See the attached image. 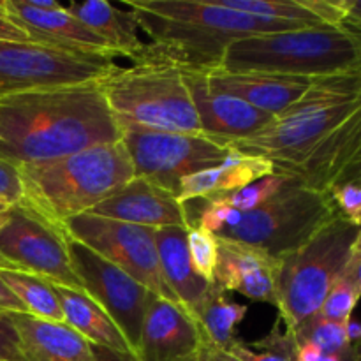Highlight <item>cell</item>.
Here are the masks:
<instances>
[{
  "label": "cell",
  "instance_id": "d590c367",
  "mask_svg": "<svg viewBox=\"0 0 361 361\" xmlns=\"http://www.w3.org/2000/svg\"><path fill=\"white\" fill-rule=\"evenodd\" d=\"M0 201L9 207L23 201V183L16 166L0 159Z\"/></svg>",
  "mask_w": 361,
  "mask_h": 361
},
{
  "label": "cell",
  "instance_id": "7402d4cb",
  "mask_svg": "<svg viewBox=\"0 0 361 361\" xmlns=\"http://www.w3.org/2000/svg\"><path fill=\"white\" fill-rule=\"evenodd\" d=\"M159 264L168 288L178 300L180 307L196 321L212 282L204 281L194 270L187 247L185 228L155 229Z\"/></svg>",
  "mask_w": 361,
  "mask_h": 361
},
{
  "label": "cell",
  "instance_id": "ab89813d",
  "mask_svg": "<svg viewBox=\"0 0 361 361\" xmlns=\"http://www.w3.org/2000/svg\"><path fill=\"white\" fill-rule=\"evenodd\" d=\"M344 277H348L355 284L361 295V254H353L344 270Z\"/></svg>",
  "mask_w": 361,
  "mask_h": 361
},
{
  "label": "cell",
  "instance_id": "83f0119b",
  "mask_svg": "<svg viewBox=\"0 0 361 361\" xmlns=\"http://www.w3.org/2000/svg\"><path fill=\"white\" fill-rule=\"evenodd\" d=\"M291 337L298 345L305 342L317 345L323 355L338 356L344 361H361V349L349 342L345 323L326 319L321 314H314L312 317L303 321L293 331Z\"/></svg>",
  "mask_w": 361,
  "mask_h": 361
},
{
  "label": "cell",
  "instance_id": "d6986e66",
  "mask_svg": "<svg viewBox=\"0 0 361 361\" xmlns=\"http://www.w3.org/2000/svg\"><path fill=\"white\" fill-rule=\"evenodd\" d=\"M361 166V102L305 159L281 175L295 176L303 185L328 192L344 173Z\"/></svg>",
  "mask_w": 361,
  "mask_h": 361
},
{
  "label": "cell",
  "instance_id": "e575fe53",
  "mask_svg": "<svg viewBox=\"0 0 361 361\" xmlns=\"http://www.w3.org/2000/svg\"><path fill=\"white\" fill-rule=\"evenodd\" d=\"M338 217L361 228V185L345 182L328 190Z\"/></svg>",
  "mask_w": 361,
  "mask_h": 361
},
{
  "label": "cell",
  "instance_id": "e0dca14e",
  "mask_svg": "<svg viewBox=\"0 0 361 361\" xmlns=\"http://www.w3.org/2000/svg\"><path fill=\"white\" fill-rule=\"evenodd\" d=\"M88 214L152 229H187L190 226L187 204L180 203L175 194L154 185L141 176H134L126 187L99 203Z\"/></svg>",
  "mask_w": 361,
  "mask_h": 361
},
{
  "label": "cell",
  "instance_id": "2e32d148",
  "mask_svg": "<svg viewBox=\"0 0 361 361\" xmlns=\"http://www.w3.org/2000/svg\"><path fill=\"white\" fill-rule=\"evenodd\" d=\"M4 13L21 30L27 32L32 42L81 53V55L118 59L104 39L67 11H41L28 0H2Z\"/></svg>",
  "mask_w": 361,
  "mask_h": 361
},
{
  "label": "cell",
  "instance_id": "6da1fadb",
  "mask_svg": "<svg viewBox=\"0 0 361 361\" xmlns=\"http://www.w3.org/2000/svg\"><path fill=\"white\" fill-rule=\"evenodd\" d=\"M120 137L99 81L0 95V159L16 168Z\"/></svg>",
  "mask_w": 361,
  "mask_h": 361
},
{
  "label": "cell",
  "instance_id": "ffe728a7",
  "mask_svg": "<svg viewBox=\"0 0 361 361\" xmlns=\"http://www.w3.org/2000/svg\"><path fill=\"white\" fill-rule=\"evenodd\" d=\"M208 74L212 88L235 95L256 109L277 116L291 108L312 87V78L279 76L267 73H229L212 71Z\"/></svg>",
  "mask_w": 361,
  "mask_h": 361
},
{
  "label": "cell",
  "instance_id": "5b68a950",
  "mask_svg": "<svg viewBox=\"0 0 361 361\" xmlns=\"http://www.w3.org/2000/svg\"><path fill=\"white\" fill-rule=\"evenodd\" d=\"M120 127L155 133L203 134L182 67L147 44L129 67H116L99 81Z\"/></svg>",
  "mask_w": 361,
  "mask_h": 361
},
{
  "label": "cell",
  "instance_id": "f546056e",
  "mask_svg": "<svg viewBox=\"0 0 361 361\" xmlns=\"http://www.w3.org/2000/svg\"><path fill=\"white\" fill-rule=\"evenodd\" d=\"M281 324L279 319L275 321V326L271 328L270 334L252 344H245L236 338L226 353L240 361H296L298 344L291 335L281 330Z\"/></svg>",
  "mask_w": 361,
  "mask_h": 361
},
{
  "label": "cell",
  "instance_id": "3957f363",
  "mask_svg": "<svg viewBox=\"0 0 361 361\" xmlns=\"http://www.w3.org/2000/svg\"><path fill=\"white\" fill-rule=\"evenodd\" d=\"M18 171L23 183L20 204L60 229L63 222L92 212L136 176L122 141L20 166Z\"/></svg>",
  "mask_w": 361,
  "mask_h": 361
},
{
  "label": "cell",
  "instance_id": "5bb4252c",
  "mask_svg": "<svg viewBox=\"0 0 361 361\" xmlns=\"http://www.w3.org/2000/svg\"><path fill=\"white\" fill-rule=\"evenodd\" d=\"M182 71L204 136L229 145L254 136L275 118L270 113L259 111L235 95L212 88L204 71L183 67Z\"/></svg>",
  "mask_w": 361,
  "mask_h": 361
},
{
  "label": "cell",
  "instance_id": "9a60e30c",
  "mask_svg": "<svg viewBox=\"0 0 361 361\" xmlns=\"http://www.w3.org/2000/svg\"><path fill=\"white\" fill-rule=\"evenodd\" d=\"M207 342L176 303L152 295L141 328L137 361H203Z\"/></svg>",
  "mask_w": 361,
  "mask_h": 361
},
{
  "label": "cell",
  "instance_id": "b9f144b4",
  "mask_svg": "<svg viewBox=\"0 0 361 361\" xmlns=\"http://www.w3.org/2000/svg\"><path fill=\"white\" fill-rule=\"evenodd\" d=\"M323 351L317 345L309 344H300L298 345V355H296V361H321L323 360Z\"/></svg>",
  "mask_w": 361,
  "mask_h": 361
},
{
  "label": "cell",
  "instance_id": "cb8c5ba5",
  "mask_svg": "<svg viewBox=\"0 0 361 361\" xmlns=\"http://www.w3.org/2000/svg\"><path fill=\"white\" fill-rule=\"evenodd\" d=\"M55 286L60 303H62L66 323L76 334H80L88 344L136 358L133 348L126 341L122 331L118 330L115 321L87 293L74 291V289L63 288V286Z\"/></svg>",
  "mask_w": 361,
  "mask_h": 361
},
{
  "label": "cell",
  "instance_id": "f35d334b",
  "mask_svg": "<svg viewBox=\"0 0 361 361\" xmlns=\"http://www.w3.org/2000/svg\"><path fill=\"white\" fill-rule=\"evenodd\" d=\"M0 310L4 312H25V307L18 300V296L6 286L0 279Z\"/></svg>",
  "mask_w": 361,
  "mask_h": 361
},
{
  "label": "cell",
  "instance_id": "44dd1931",
  "mask_svg": "<svg viewBox=\"0 0 361 361\" xmlns=\"http://www.w3.org/2000/svg\"><path fill=\"white\" fill-rule=\"evenodd\" d=\"M25 361H97L88 344L67 323L39 319L27 312H9Z\"/></svg>",
  "mask_w": 361,
  "mask_h": 361
},
{
  "label": "cell",
  "instance_id": "7c38bea8",
  "mask_svg": "<svg viewBox=\"0 0 361 361\" xmlns=\"http://www.w3.org/2000/svg\"><path fill=\"white\" fill-rule=\"evenodd\" d=\"M67 252L83 293L115 321L137 358L145 312L154 293L71 236H67Z\"/></svg>",
  "mask_w": 361,
  "mask_h": 361
},
{
  "label": "cell",
  "instance_id": "ba28073f",
  "mask_svg": "<svg viewBox=\"0 0 361 361\" xmlns=\"http://www.w3.org/2000/svg\"><path fill=\"white\" fill-rule=\"evenodd\" d=\"M337 215L330 194L289 176L277 196L257 210L243 214L240 224L222 231L219 238L247 243L281 257L305 245Z\"/></svg>",
  "mask_w": 361,
  "mask_h": 361
},
{
  "label": "cell",
  "instance_id": "ee69618b",
  "mask_svg": "<svg viewBox=\"0 0 361 361\" xmlns=\"http://www.w3.org/2000/svg\"><path fill=\"white\" fill-rule=\"evenodd\" d=\"M203 361H240L236 360L235 356L229 355V353L221 351V349H214V348H207L204 351Z\"/></svg>",
  "mask_w": 361,
  "mask_h": 361
},
{
  "label": "cell",
  "instance_id": "d6a6232c",
  "mask_svg": "<svg viewBox=\"0 0 361 361\" xmlns=\"http://www.w3.org/2000/svg\"><path fill=\"white\" fill-rule=\"evenodd\" d=\"M360 298L361 295L358 289L342 274V277L337 279V282L328 291L326 298H324L323 305H321L317 314H321L326 319L338 321V323H348L353 316V310L358 305Z\"/></svg>",
  "mask_w": 361,
  "mask_h": 361
},
{
  "label": "cell",
  "instance_id": "f907efd6",
  "mask_svg": "<svg viewBox=\"0 0 361 361\" xmlns=\"http://www.w3.org/2000/svg\"><path fill=\"white\" fill-rule=\"evenodd\" d=\"M321 361H344L342 358H338V356H334V355H324L323 360Z\"/></svg>",
  "mask_w": 361,
  "mask_h": 361
},
{
  "label": "cell",
  "instance_id": "7bdbcfd3",
  "mask_svg": "<svg viewBox=\"0 0 361 361\" xmlns=\"http://www.w3.org/2000/svg\"><path fill=\"white\" fill-rule=\"evenodd\" d=\"M94 353L97 361H137L134 356L120 355V353L109 351V349H104V348H94Z\"/></svg>",
  "mask_w": 361,
  "mask_h": 361
},
{
  "label": "cell",
  "instance_id": "7a4b0ae2",
  "mask_svg": "<svg viewBox=\"0 0 361 361\" xmlns=\"http://www.w3.org/2000/svg\"><path fill=\"white\" fill-rule=\"evenodd\" d=\"M150 46L183 69L204 73L222 67L233 41L252 35L310 28L293 21L264 20L222 6L219 0H127Z\"/></svg>",
  "mask_w": 361,
  "mask_h": 361
},
{
  "label": "cell",
  "instance_id": "f1b7e54d",
  "mask_svg": "<svg viewBox=\"0 0 361 361\" xmlns=\"http://www.w3.org/2000/svg\"><path fill=\"white\" fill-rule=\"evenodd\" d=\"M222 6L240 13L250 14L264 20L293 21L307 27L326 25L309 6L305 0H219Z\"/></svg>",
  "mask_w": 361,
  "mask_h": 361
},
{
  "label": "cell",
  "instance_id": "1f68e13d",
  "mask_svg": "<svg viewBox=\"0 0 361 361\" xmlns=\"http://www.w3.org/2000/svg\"><path fill=\"white\" fill-rule=\"evenodd\" d=\"M187 247L194 270L204 281L214 282L215 267L219 259V240L214 233L190 222L187 228Z\"/></svg>",
  "mask_w": 361,
  "mask_h": 361
},
{
  "label": "cell",
  "instance_id": "bcb514c9",
  "mask_svg": "<svg viewBox=\"0 0 361 361\" xmlns=\"http://www.w3.org/2000/svg\"><path fill=\"white\" fill-rule=\"evenodd\" d=\"M28 2L41 11H59L62 9V7H66L60 2H56V0H28Z\"/></svg>",
  "mask_w": 361,
  "mask_h": 361
},
{
  "label": "cell",
  "instance_id": "60d3db41",
  "mask_svg": "<svg viewBox=\"0 0 361 361\" xmlns=\"http://www.w3.org/2000/svg\"><path fill=\"white\" fill-rule=\"evenodd\" d=\"M341 6L345 14L344 21L361 27V0H341Z\"/></svg>",
  "mask_w": 361,
  "mask_h": 361
},
{
  "label": "cell",
  "instance_id": "d4e9b609",
  "mask_svg": "<svg viewBox=\"0 0 361 361\" xmlns=\"http://www.w3.org/2000/svg\"><path fill=\"white\" fill-rule=\"evenodd\" d=\"M73 16L87 25L92 32L104 39L116 56L129 59L130 62L140 59L147 44L137 35V21L130 11H120L104 0L73 2L67 7Z\"/></svg>",
  "mask_w": 361,
  "mask_h": 361
},
{
  "label": "cell",
  "instance_id": "603a6c76",
  "mask_svg": "<svg viewBox=\"0 0 361 361\" xmlns=\"http://www.w3.org/2000/svg\"><path fill=\"white\" fill-rule=\"evenodd\" d=\"M274 173L275 168L268 159L242 154L229 147V154L222 164L182 178L176 197L183 204L189 201L208 200L219 194L242 189Z\"/></svg>",
  "mask_w": 361,
  "mask_h": 361
},
{
  "label": "cell",
  "instance_id": "8fae6325",
  "mask_svg": "<svg viewBox=\"0 0 361 361\" xmlns=\"http://www.w3.org/2000/svg\"><path fill=\"white\" fill-rule=\"evenodd\" d=\"M62 231L141 282L155 296L180 305L162 279L155 229L81 214L63 222Z\"/></svg>",
  "mask_w": 361,
  "mask_h": 361
},
{
  "label": "cell",
  "instance_id": "4316f807",
  "mask_svg": "<svg viewBox=\"0 0 361 361\" xmlns=\"http://www.w3.org/2000/svg\"><path fill=\"white\" fill-rule=\"evenodd\" d=\"M0 279L18 296L25 312L39 319L66 323L62 303L51 282L20 270L0 271Z\"/></svg>",
  "mask_w": 361,
  "mask_h": 361
},
{
  "label": "cell",
  "instance_id": "7dc6e473",
  "mask_svg": "<svg viewBox=\"0 0 361 361\" xmlns=\"http://www.w3.org/2000/svg\"><path fill=\"white\" fill-rule=\"evenodd\" d=\"M14 270H20V268H18L16 264L11 263V261L4 256L2 250H0V271H14Z\"/></svg>",
  "mask_w": 361,
  "mask_h": 361
},
{
  "label": "cell",
  "instance_id": "4dcf8cb0",
  "mask_svg": "<svg viewBox=\"0 0 361 361\" xmlns=\"http://www.w3.org/2000/svg\"><path fill=\"white\" fill-rule=\"evenodd\" d=\"M288 175L274 173V175H268L264 178L256 180V182L249 183V185L242 187V189L233 190V192L219 194V196L208 197V200L222 201L228 207L235 208V210L242 212V214H247V212L257 210L264 203H268L271 197L277 196L282 190V187L288 183Z\"/></svg>",
  "mask_w": 361,
  "mask_h": 361
},
{
  "label": "cell",
  "instance_id": "4fadbf2b",
  "mask_svg": "<svg viewBox=\"0 0 361 361\" xmlns=\"http://www.w3.org/2000/svg\"><path fill=\"white\" fill-rule=\"evenodd\" d=\"M0 250L21 271L83 291L71 264L66 233L25 204H14L7 212L6 222L0 226Z\"/></svg>",
  "mask_w": 361,
  "mask_h": 361
},
{
  "label": "cell",
  "instance_id": "c3c4849f",
  "mask_svg": "<svg viewBox=\"0 0 361 361\" xmlns=\"http://www.w3.org/2000/svg\"><path fill=\"white\" fill-rule=\"evenodd\" d=\"M9 204L7 203H4V201H0V226L4 224V222H6V219H7V212H9Z\"/></svg>",
  "mask_w": 361,
  "mask_h": 361
},
{
  "label": "cell",
  "instance_id": "f6af8a7d",
  "mask_svg": "<svg viewBox=\"0 0 361 361\" xmlns=\"http://www.w3.org/2000/svg\"><path fill=\"white\" fill-rule=\"evenodd\" d=\"M345 182H351V183H356V185H361V166L351 169V171L344 173V175H342L337 182H335V185H338V183H345Z\"/></svg>",
  "mask_w": 361,
  "mask_h": 361
},
{
  "label": "cell",
  "instance_id": "74e56055",
  "mask_svg": "<svg viewBox=\"0 0 361 361\" xmlns=\"http://www.w3.org/2000/svg\"><path fill=\"white\" fill-rule=\"evenodd\" d=\"M0 41H11V42H27L30 41V37L27 35V32L21 30L16 23L9 20L4 13L2 0H0Z\"/></svg>",
  "mask_w": 361,
  "mask_h": 361
},
{
  "label": "cell",
  "instance_id": "30bf717a",
  "mask_svg": "<svg viewBox=\"0 0 361 361\" xmlns=\"http://www.w3.org/2000/svg\"><path fill=\"white\" fill-rule=\"evenodd\" d=\"M115 59L81 55L39 42L0 41V95L94 83L116 69Z\"/></svg>",
  "mask_w": 361,
  "mask_h": 361
},
{
  "label": "cell",
  "instance_id": "484cf974",
  "mask_svg": "<svg viewBox=\"0 0 361 361\" xmlns=\"http://www.w3.org/2000/svg\"><path fill=\"white\" fill-rule=\"evenodd\" d=\"M247 310L249 307L231 302L224 289L215 281L212 282L207 298L196 316V323L207 342V348L228 351L229 345L236 341L235 328L247 316Z\"/></svg>",
  "mask_w": 361,
  "mask_h": 361
},
{
  "label": "cell",
  "instance_id": "277c9868",
  "mask_svg": "<svg viewBox=\"0 0 361 361\" xmlns=\"http://www.w3.org/2000/svg\"><path fill=\"white\" fill-rule=\"evenodd\" d=\"M219 71L312 80L361 73V27L344 21L236 39L226 48Z\"/></svg>",
  "mask_w": 361,
  "mask_h": 361
},
{
  "label": "cell",
  "instance_id": "8d00e7d4",
  "mask_svg": "<svg viewBox=\"0 0 361 361\" xmlns=\"http://www.w3.org/2000/svg\"><path fill=\"white\" fill-rule=\"evenodd\" d=\"M0 361H25L9 312L0 310Z\"/></svg>",
  "mask_w": 361,
  "mask_h": 361
},
{
  "label": "cell",
  "instance_id": "9c48e42d",
  "mask_svg": "<svg viewBox=\"0 0 361 361\" xmlns=\"http://www.w3.org/2000/svg\"><path fill=\"white\" fill-rule=\"evenodd\" d=\"M120 141L127 148L134 175L178 196L185 176L222 164L229 147L204 134L155 133L137 127H120Z\"/></svg>",
  "mask_w": 361,
  "mask_h": 361
},
{
  "label": "cell",
  "instance_id": "ac0fdd59",
  "mask_svg": "<svg viewBox=\"0 0 361 361\" xmlns=\"http://www.w3.org/2000/svg\"><path fill=\"white\" fill-rule=\"evenodd\" d=\"M219 259L214 281L228 291H236L250 302L277 305L279 257L257 247L219 238Z\"/></svg>",
  "mask_w": 361,
  "mask_h": 361
},
{
  "label": "cell",
  "instance_id": "8992f818",
  "mask_svg": "<svg viewBox=\"0 0 361 361\" xmlns=\"http://www.w3.org/2000/svg\"><path fill=\"white\" fill-rule=\"evenodd\" d=\"M361 102V73L316 78L298 102L254 136L228 147L268 159L275 173L298 166Z\"/></svg>",
  "mask_w": 361,
  "mask_h": 361
},
{
  "label": "cell",
  "instance_id": "681fc988",
  "mask_svg": "<svg viewBox=\"0 0 361 361\" xmlns=\"http://www.w3.org/2000/svg\"><path fill=\"white\" fill-rule=\"evenodd\" d=\"M353 254H361V228L358 231V236L355 240V245H353Z\"/></svg>",
  "mask_w": 361,
  "mask_h": 361
},
{
  "label": "cell",
  "instance_id": "52a82bcc",
  "mask_svg": "<svg viewBox=\"0 0 361 361\" xmlns=\"http://www.w3.org/2000/svg\"><path fill=\"white\" fill-rule=\"evenodd\" d=\"M360 226L335 217L305 245L279 257L277 319L291 335L319 312L331 286L342 277L353 256Z\"/></svg>",
  "mask_w": 361,
  "mask_h": 361
},
{
  "label": "cell",
  "instance_id": "836d02e7",
  "mask_svg": "<svg viewBox=\"0 0 361 361\" xmlns=\"http://www.w3.org/2000/svg\"><path fill=\"white\" fill-rule=\"evenodd\" d=\"M203 203V207L200 208V214L197 219H194V224L201 226L207 231L214 233L215 236L221 235L222 231L229 228H235L242 221V212L235 210V208L228 207L226 203L217 200H197Z\"/></svg>",
  "mask_w": 361,
  "mask_h": 361
}]
</instances>
